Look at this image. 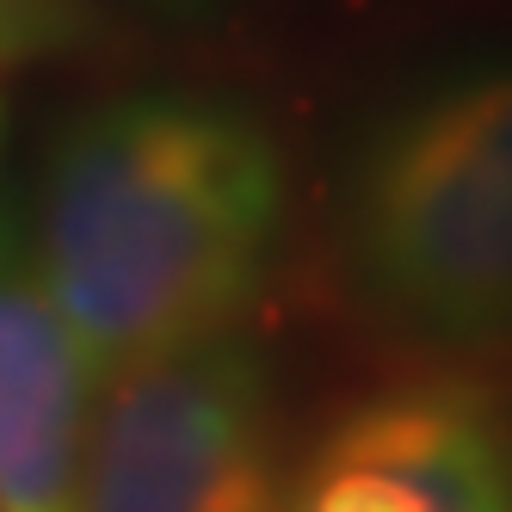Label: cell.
<instances>
[{
    "label": "cell",
    "instance_id": "obj_3",
    "mask_svg": "<svg viewBox=\"0 0 512 512\" xmlns=\"http://www.w3.org/2000/svg\"><path fill=\"white\" fill-rule=\"evenodd\" d=\"M284 475L278 377L253 340L223 334L105 383L81 512H278Z\"/></svg>",
    "mask_w": 512,
    "mask_h": 512
},
{
    "label": "cell",
    "instance_id": "obj_8",
    "mask_svg": "<svg viewBox=\"0 0 512 512\" xmlns=\"http://www.w3.org/2000/svg\"><path fill=\"white\" fill-rule=\"evenodd\" d=\"M0 118H7V112H0Z\"/></svg>",
    "mask_w": 512,
    "mask_h": 512
},
{
    "label": "cell",
    "instance_id": "obj_1",
    "mask_svg": "<svg viewBox=\"0 0 512 512\" xmlns=\"http://www.w3.org/2000/svg\"><path fill=\"white\" fill-rule=\"evenodd\" d=\"M290 229L284 142L247 99L149 81L56 136L25 216L50 309L93 383L241 334Z\"/></svg>",
    "mask_w": 512,
    "mask_h": 512
},
{
    "label": "cell",
    "instance_id": "obj_2",
    "mask_svg": "<svg viewBox=\"0 0 512 512\" xmlns=\"http://www.w3.org/2000/svg\"><path fill=\"white\" fill-rule=\"evenodd\" d=\"M346 309L426 364H512V50L389 87L346 136L327 204Z\"/></svg>",
    "mask_w": 512,
    "mask_h": 512
},
{
    "label": "cell",
    "instance_id": "obj_4",
    "mask_svg": "<svg viewBox=\"0 0 512 512\" xmlns=\"http://www.w3.org/2000/svg\"><path fill=\"white\" fill-rule=\"evenodd\" d=\"M278 512H512V389L432 364L358 395L284 475Z\"/></svg>",
    "mask_w": 512,
    "mask_h": 512
},
{
    "label": "cell",
    "instance_id": "obj_5",
    "mask_svg": "<svg viewBox=\"0 0 512 512\" xmlns=\"http://www.w3.org/2000/svg\"><path fill=\"white\" fill-rule=\"evenodd\" d=\"M93 389L38 284L25 216L0 210V512H81Z\"/></svg>",
    "mask_w": 512,
    "mask_h": 512
},
{
    "label": "cell",
    "instance_id": "obj_7",
    "mask_svg": "<svg viewBox=\"0 0 512 512\" xmlns=\"http://www.w3.org/2000/svg\"><path fill=\"white\" fill-rule=\"evenodd\" d=\"M136 7H179V0H136Z\"/></svg>",
    "mask_w": 512,
    "mask_h": 512
},
{
    "label": "cell",
    "instance_id": "obj_6",
    "mask_svg": "<svg viewBox=\"0 0 512 512\" xmlns=\"http://www.w3.org/2000/svg\"><path fill=\"white\" fill-rule=\"evenodd\" d=\"M105 44L99 0H0V62H62Z\"/></svg>",
    "mask_w": 512,
    "mask_h": 512
}]
</instances>
